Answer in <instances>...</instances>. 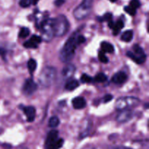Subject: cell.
<instances>
[{"label":"cell","instance_id":"obj_1","mask_svg":"<svg viewBox=\"0 0 149 149\" xmlns=\"http://www.w3.org/2000/svg\"><path fill=\"white\" fill-rule=\"evenodd\" d=\"M78 36L79 33L77 32L73 33L60 51L59 58L62 62L68 63L73 59L77 46L79 45L78 42Z\"/></svg>","mask_w":149,"mask_h":149},{"label":"cell","instance_id":"obj_2","mask_svg":"<svg viewBox=\"0 0 149 149\" xmlns=\"http://www.w3.org/2000/svg\"><path fill=\"white\" fill-rule=\"evenodd\" d=\"M57 76L55 68L47 66L42 69L39 77V84L44 87H49L55 82Z\"/></svg>","mask_w":149,"mask_h":149},{"label":"cell","instance_id":"obj_3","mask_svg":"<svg viewBox=\"0 0 149 149\" xmlns=\"http://www.w3.org/2000/svg\"><path fill=\"white\" fill-rule=\"evenodd\" d=\"M54 35L57 37L64 36L69 28V23L65 15H59L54 18Z\"/></svg>","mask_w":149,"mask_h":149},{"label":"cell","instance_id":"obj_4","mask_svg":"<svg viewBox=\"0 0 149 149\" xmlns=\"http://www.w3.org/2000/svg\"><path fill=\"white\" fill-rule=\"evenodd\" d=\"M93 3V0H83L82 2L74 10L73 15L74 17L79 20L86 18L91 12Z\"/></svg>","mask_w":149,"mask_h":149},{"label":"cell","instance_id":"obj_5","mask_svg":"<svg viewBox=\"0 0 149 149\" xmlns=\"http://www.w3.org/2000/svg\"><path fill=\"white\" fill-rule=\"evenodd\" d=\"M140 100L139 98L136 97H122L117 99L115 103V108L116 110L122 111L124 109H130L132 108L136 107L139 105Z\"/></svg>","mask_w":149,"mask_h":149},{"label":"cell","instance_id":"obj_6","mask_svg":"<svg viewBox=\"0 0 149 149\" xmlns=\"http://www.w3.org/2000/svg\"><path fill=\"white\" fill-rule=\"evenodd\" d=\"M54 18H47L39 24V29L42 33V38L47 42L52 39L54 35Z\"/></svg>","mask_w":149,"mask_h":149},{"label":"cell","instance_id":"obj_7","mask_svg":"<svg viewBox=\"0 0 149 149\" xmlns=\"http://www.w3.org/2000/svg\"><path fill=\"white\" fill-rule=\"evenodd\" d=\"M63 139L59 138L58 132L57 130H51L48 133L45 142L46 149H60L63 146Z\"/></svg>","mask_w":149,"mask_h":149},{"label":"cell","instance_id":"obj_8","mask_svg":"<svg viewBox=\"0 0 149 149\" xmlns=\"http://www.w3.org/2000/svg\"><path fill=\"white\" fill-rule=\"evenodd\" d=\"M127 55L138 64L143 63L146 59V55L143 49L138 45H135L133 47V51L127 52Z\"/></svg>","mask_w":149,"mask_h":149},{"label":"cell","instance_id":"obj_9","mask_svg":"<svg viewBox=\"0 0 149 149\" xmlns=\"http://www.w3.org/2000/svg\"><path fill=\"white\" fill-rule=\"evenodd\" d=\"M37 89V84L31 79L26 80L23 87V92L26 95H31Z\"/></svg>","mask_w":149,"mask_h":149},{"label":"cell","instance_id":"obj_10","mask_svg":"<svg viewBox=\"0 0 149 149\" xmlns=\"http://www.w3.org/2000/svg\"><path fill=\"white\" fill-rule=\"evenodd\" d=\"M133 116V111L131 109H124L116 116V121L120 123H125L130 120Z\"/></svg>","mask_w":149,"mask_h":149},{"label":"cell","instance_id":"obj_11","mask_svg":"<svg viewBox=\"0 0 149 149\" xmlns=\"http://www.w3.org/2000/svg\"><path fill=\"white\" fill-rule=\"evenodd\" d=\"M76 71V67L75 65H73V64L68 63L65 66H64V68H63L62 71H61V74H62L63 77L64 79H68L71 78L73 75L74 74Z\"/></svg>","mask_w":149,"mask_h":149},{"label":"cell","instance_id":"obj_12","mask_svg":"<svg viewBox=\"0 0 149 149\" xmlns=\"http://www.w3.org/2000/svg\"><path fill=\"white\" fill-rule=\"evenodd\" d=\"M42 37L36 36V35H33L29 41L23 43V46L26 48H36L38 47V45L42 42Z\"/></svg>","mask_w":149,"mask_h":149},{"label":"cell","instance_id":"obj_13","mask_svg":"<svg viewBox=\"0 0 149 149\" xmlns=\"http://www.w3.org/2000/svg\"><path fill=\"white\" fill-rule=\"evenodd\" d=\"M127 79V75L123 71H119L113 76L111 79L112 82L116 84H122Z\"/></svg>","mask_w":149,"mask_h":149},{"label":"cell","instance_id":"obj_14","mask_svg":"<svg viewBox=\"0 0 149 149\" xmlns=\"http://www.w3.org/2000/svg\"><path fill=\"white\" fill-rule=\"evenodd\" d=\"M23 111L29 122H31L34 121L35 116H36V110L33 106H26L23 109Z\"/></svg>","mask_w":149,"mask_h":149},{"label":"cell","instance_id":"obj_15","mask_svg":"<svg viewBox=\"0 0 149 149\" xmlns=\"http://www.w3.org/2000/svg\"><path fill=\"white\" fill-rule=\"evenodd\" d=\"M72 106L75 109H82L86 106V100L81 97H77L72 100Z\"/></svg>","mask_w":149,"mask_h":149},{"label":"cell","instance_id":"obj_16","mask_svg":"<svg viewBox=\"0 0 149 149\" xmlns=\"http://www.w3.org/2000/svg\"><path fill=\"white\" fill-rule=\"evenodd\" d=\"M79 87V81L76 79H71L69 80L66 82L65 86V90H68V91H72V90H75L76 88Z\"/></svg>","mask_w":149,"mask_h":149},{"label":"cell","instance_id":"obj_17","mask_svg":"<svg viewBox=\"0 0 149 149\" xmlns=\"http://www.w3.org/2000/svg\"><path fill=\"white\" fill-rule=\"evenodd\" d=\"M101 49L102 51L108 53H113L114 52V47L111 43L107 42H103L101 43Z\"/></svg>","mask_w":149,"mask_h":149},{"label":"cell","instance_id":"obj_18","mask_svg":"<svg viewBox=\"0 0 149 149\" xmlns=\"http://www.w3.org/2000/svg\"><path fill=\"white\" fill-rule=\"evenodd\" d=\"M133 38V31L132 30H127L122 33L121 39L122 41L126 42H130Z\"/></svg>","mask_w":149,"mask_h":149},{"label":"cell","instance_id":"obj_19","mask_svg":"<svg viewBox=\"0 0 149 149\" xmlns=\"http://www.w3.org/2000/svg\"><path fill=\"white\" fill-rule=\"evenodd\" d=\"M124 26H125V24L122 20H119L116 23H114V26L112 29L113 30V35H117L118 33L123 29Z\"/></svg>","mask_w":149,"mask_h":149},{"label":"cell","instance_id":"obj_20","mask_svg":"<svg viewBox=\"0 0 149 149\" xmlns=\"http://www.w3.org/2000/svg\"><path fill=\"white\" fill-rule=\"evenodd\" d=\"M28 68H29V71L31 74H33L34 72V71L36 70V66H37V64H36V61L34 59H30L28 61Z\"/></svg>","mask_w":149,"mask_h":149},{"label":"cell","instance_id":"obj_21","mask_svg":"<svg viewBox=\"0 0 149 149\" xmlns=\"http://www.w3.org/2000/svg\"><path fill=\"white\" fill-rule=\"evenodd\" d=\"M60 124V119L57 116H52L49 119V122H48V125L49 127L55 128L59 125Z\"/></svg>","mask_w":149,"mask_h":149},{"label":"cell","instance_id":"obj_22","mask_svg":"<svg viewBox=\"0 0 149 149\" xmlns=\"http://www.w3.org/2000/svg\"><path fill=\"white\" fill-rule=\"evenodd\" d=\"M107 79H108L107 76H106L105 74H103V73H99V74H97L94 78V81L98 83L105 82V81H107Z\"/></svg>","mask_w":149,"mask_h":149},{"label":"cell","instance_id":"obj_23","mask_svg":"<svg viewBox=\"0 0 149 149\" xmlns=\"http://www.w3.org/2000/svg\"><path fill=\"white\" fill-rule=\"evenodd\" d=\"M30 33V30L29 29V28L23 27L20 29V32H19V37L22 38V39H24V38H26Z\"/></svg>","mask_w":149,"mask_h":149},{"label":"cell","instance_id":"obj_24","mask_svg":"<svg viewBox=\"0 0 149 149\" xmlns=\"http://www.w3.org/2000/svg\"><path fill=\"white\" fill-rule=\"evenodd\" d=\"M98 58L99 60L100 61V62L103 63H108V61H109V59H108V58L106 56V55H105V52L102 50L99 52Z\"/></svg>","mask_w":149,"mask_h":149},{"label":"cell","instance_id":"obj_25","mask_svg":"<svg viewBox=\"0 0 149 149\" xmlns=\"http://www.w3.org/2000/svg\"><path fill=\"white\" fill-rule=\"evenodd\" d=\"M81 81L82 83H90L93 81V78L87 74H84L81 77Z\"/></svg>","mask_w":149,"mask_h":149},{"label":"cell","instance_id":"obj_26","mask_svg":"<svg viewBox=\"0 0 149 149\" xmlns=\"http://www.w3.org/2000/svg\"><path fill=\"white\" fill-rule=\"evenodd\" d=\"M125 11L132 16L135 15H136V10L134 8H132V7H130V5L127 6V7H125Z\"/></svg>","mask_w":149,"mask_h":149},{"label":"cell","instance_id":"obj_27","mask_svg":"<svg viewBox=\"0 0 149 149\" xmlns=\"http://www.w3.org/2000/svg\"><path fill=\"white\" fill-rule=\"evenodd\" d=\"M19 4L20 7H23V8L29 7L31 4V0H20Z\"/></svg>","mask_w":149,"mask_h":149},{"label":"cell","instance_id":"obj_28","mask_svg":"<svg viewBox=\"0 0 149 149\" xmlns=\"http://www.w3.org/2000/svg\"><path fill=\"white\" fill-rule=\"evenodd\" d=\"M98 19L100 20V21H105V20H106V21L109 22L111 21V20H112V14L110 13H106V14H105L101 18H98Z\"/></svg>","mask_w":149,"mask_h":149},{"label":"cell","instance_id":"obj_29","mask_svg":"<svg viewBox=\"0 0 149 149\" xmlns=\"http://www.w3.org/2000/svg\"><path fill=\"white\" fill-rule=\"evenodd\" d=\"M130 6L136 10L137 8L140 7L141 2H140L139 0H131L130 2Z\"/></svg>","mask_w":149,"mask_h":149},{"label":"cell","instance_id":"obj_30","mask_svg":"<svg viewBox=\"0 0 149 149\" xmlns=\"http://www.w3.org/2000/svg\"><path fill=\"white\" fill-rule=\"evenodd\" d=\"M112 99H113V95L111 94H107L103 97V102L108 103V102H110Z\"/></svg>","mask_w":149,"mask_h":149},{"label":"cell","instance_id":"obj_31","mask_svg":"<svg viewBox=\"0 0 149 149\" xmlns=\"http://www.w3.org/2000/svg\"><path fill=\"white\" fill-rule=\"evenodd\" d=\"M85 41H86V39H85V37H84V36L79 34V36H78V42H79V45L84 43Z\"/></svg>","mask_w":149,"mask_h":149},{"label":"cell","instance_id":"obj_32","mask_svg":"<svg viewBox=\"0 0 149 149\" xmlns=\"http://www.w3.org/2000/svg\"><path fill=\"white\" fill-rule=\"evenodd\" d=\"M65 0H55V5L57 7H61V5L64 4Z\"/></svg>","mask_w":149,"mask_h":149},{"label":"cell","instance_id":"obj_33","mask_svg":"<svg viewBox=\"0 0 149 149\" xmlns=\"http://www.w3.org/2000/svg\"><path fill=\"white\" fill-rule=\"evenodd\" d=\"M112 149H132V148H129V147H125V146H119V147H116V148H112Z\"/></svg>","mask_w":149,"mask_h":149},{"label":"cell","instance_id":"obj_34","mask_svg":"<svg viewBox=\"0 0 149 149\" xmlns=\"http://www.w3.org/2000/svg\"><path fill=\"white\" fill-rule=\"evenodd\" d=\"M39 1V0H31V3L35 5V4H37L38 1Z\"/></svg>","mask_w":149,"mask_h":149},{"label":"cell","instance_id":"obj_35","mask_svg":"<svg viewBox=\"0 0 149 149\" xmlns=\"http://www.w3.org/2000/svg\"><path fill=\"white\" fill-rule=\"evenodd\" d=\"M4 52H5V51H4V49H0V55H3V53H4Z\"/></svg>","mask_w":149,"mask_h":149},{"label":"cell","instance_id":"obj_36","mask_svg":"<svg viewBox=\"0 0 149 149\" xmlns=\"http://www.w3.org/2000/svg\"><path fill=\"white\" fill-rule=\"evenodd\" d=\"M110 1H111V2H115V1H116L117 0H110Z\"/></svg>","mask_w":149,"mask_h":149},{"label":"cell","instance_id":"obj_37","mask_svg":"<svg viewBox=\"0 0 149 149\" xmlns=\"http://www.w3.org/2000/svg\"><path fill=\"white\" fill-rule=\"evenodd\" d=\"M87 149H95V148H87Z\"/></svg>","mask_w":149,"mask_h":149}]
</instances>
